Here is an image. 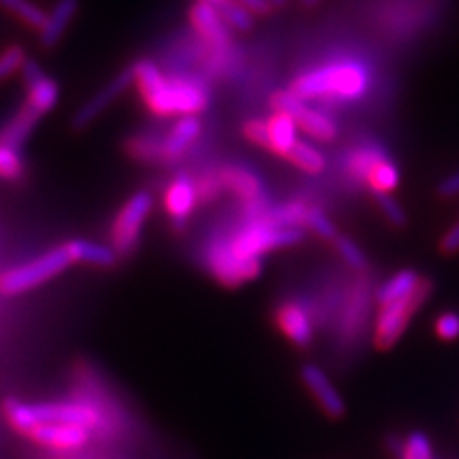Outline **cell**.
Listing matches in <instances>:
<instances>
[{"mask_svg":"<svg viewBox=\"0 0 459 459\" xmlns=\"http://www.w3.org/2000/svg\"><path fill=\"white\" fill-rule=\"evenodd\" d=\"M134 82L148 109L157 117L195 115L209 106V92L204 84L190 77H165L150 60L133 65Z\"/></svg>","mask_w":459,"mask_h":459,"instance_id":"obj_1","label":"cell"},{"mask_svg":"<svg viewBox=\"0 0 459 459\" xmlns=\"http://www.w3.org/2000/svg\"><path fill=\"white\" fill-rule=\"evenodd\" d=\"M369 69L364 62L339 60L307 71L293 81L291 91L300 100L329 98L339 102L360 100L369 89Z\"/></svg>","mask_w":459,"mask_h":459,"instance_id":"obj_2","label":"cell"},{"mask_svg":"<svg viewBox=\"0 0 459 459\" xmlns=\"http://www.w3.org/2000/svg\"><path fill=\"white\" fill-rule=\"evenodd\" d=\"M4 413L8 423L18 430V433L27 435L37 425L47 423H71L82 425L86 429H94L102 421L100 413L94 406L84 404V402H47V404H23L18 400L4 402Z\"/></svg>","mask_w":459,"mask_h":459,"instance_id":"obj_3","label":"cell"},{"mask_svg":"<svg viewBox=\"0 0 459 459\" xmlns=\"http://www.w3.org/2000/svg\"><path fill=\"white\" fill-rule=\"evenodd\" d=\"M226 246L236 255L251 261H261L263 255L278 249L295 246L305 238V232L300 228H281L266 219V214L251 217L241 228H238L232 236H221Z\"/></svg>","mask_w":459,"mask_h":459,"instance_id":"obj_4","label":"cell"},{"mask_svg":"<svg viewBox=\"0 0 459 459\" xmlns=\"http://www.w3.org/2000/svg\"><path fill=\"white\" fill-rule=\"evenodd\" d=\"M71 264L65 247H56L22 266H13L0 276V293L20 295L56 278Z\"/></svg>","mask_w":459,"mask_h":459,"instance_id":"obj_5","label":"cell"},{"mask_svg":"<svg viewBox=\"0 0 459 459\" xmlns=\"http://www.w3.org/2000/svg\"><path fill=\"white\" fill-rule=\"evenodd\" d=\"M153 207V197L150 192H136L117 212L111 226V247L119 256L131 255L142 234V226Z\"/></svg>","mask_w":459,"mask_h":459,"instance_id":"obj_6","label":"cell"},{"mask_svg":"<svg viewBox=\"0 0 459 459\" xmlns=\"http://www.w3.org/2000/svg\"><path fill=\"white\" fill-rule=\"evenodd\" d=\"M429 293H430V283L423 280L411 297L398 300V303H393L389 307H381L379 318L376 324L377 349L385 351L393 347V344L402 337V333H404V329L408 327L413 312L425 303Z\"/></svg>","mask_w":459,"mask_h":459,"instance_id":"obj_7","label":"cell"},{"mask_svg":"<svg viewBox=\"0 0 459 459\" xmlns=\"http://www.w3.org/2000/svg\"><path fill=\"white\" fill-rule=\"evenodd\" d=\"M270 104L276 111L291 115L297 126L303 128V131L314 140L329 142L337 134L335 123L329 119L325 113L310 108L305 100H300L293 91L274 92L270 98Z\"/></svg>","mask_w":459,"mask_h":459,"instance_id":"obj_8","label":"cell"},{"mask_svg":"<svg viewBox=\"0 0 459 459\" xmlns=\"http://www.w3.org/2000/svg\"><path fill=\"white\" fill-rule=\"evenodd\" d=\"M205 263L212 276L228 287H236L256 278L263 268L261 261H251V258L236 255L222 238L212 239L205 251Z\"/></svg>","mask_w":459,"mask_h":459,"instance_id":"obj_9","label":"cell"},{"mask_svg":"<svg viewBox=\"0 0 459 459\" xmlns=\"http://www.w3.org/2000/svg\"><path fill=\"white\" fill-rule=\"evenodd\" d=\"M133 82H134L133 67H128V69L121 71L119 75H115L106 86H102V89H100L89 100V102H84L82 108L74 115V119H71V126H74V131H84L86 126H91L92 121H96L100 115H102Z\"/></svg>","mask_w":459,"mask_h":459,"instance_id":"obj_10","label":"cell"},{"mask_svg":"<svg viewBox=\"0 0 459 459\" xmlns=\"http://www.w3.org/2000/svg\"><path fill=\"white\" fill-rule=\"evenodd\" d=\"M23 82L27 86V96H25V106L35 111L39 117L47 115L54 109L57 104V98H60V86L54 79L42 74L40 65L35 60H27L22 67Z\"/></svg>","mask_w":459,"mask_h":459,"instance_id":"obj_11","label":"cell"},{"mask_svg":"<svg viewBox=\"0 0 459 459\" xmlns=\"http://www.w3.org/2000/svg\"><path fill=\"white\" fill-rule=\"evenodd\" d=\"M27 437L40 446L54 450H79L91 438V429L71 423H47L29 430Z\"/></svg>","mask_w":459,"mask_h":459,"instance_id":"obj_12","label":"cell"},{"mask_svg":"<svg viewBox=\"0 0 459 459\" xmlns=\"http://www.w3.org/2000/svg\"><path fill=\"white\" fill-rule=\"evenodd\" d=\"M201 133V123L195 115L180 117L160 142V163H175L188 152Z\"/></svg>","mask_w":459,"mask_h":459,"instance_id":"obj_13","label":"cell"},{"mask_svg":"<svg viewBox=\"0 0 459 459\" xmlns=\"http://www.w3.org/2000/svg\"><path fill=\"white\" fill-rule=\"evenodd\" d=\"M300 377H303L307 389L318 402L320 408L329 415V418H341L344 413V400L339 391L333 386L332 379L318 366H303L300 369Z\"/></svg>","mask_w":459,"mask_h":459,"instance_id":"obj_14","label":"cell"},{"mask_svg":"<svg viewBox=\"0 0 459 459\" xmlns=\"http://www.w3.org/2000/svg\"><path fill=\"white\" fill-rule=\"evenodd\" d=\"M197 204V188L195 182L188 175H178L169 184L165 192V209L170 214L172 224L178 230L184 228L186 219L190 217Z\"/></svg>","mask_w":459,"mask_h":459,"instance_id":"obj_15","label":"cell"},{"mask_svg":"<svg viewBox=\"0 0 459 459\" xmlns=\"http://www.w3.org/2000/svg\"><path fill=\"white\" fill-rule=\"evenodd\" d=\"M190 22L195 31L212 47H226L230 42V27L222 20L217 6L197 3L190 10Z\"/></svg>","mask_w":459,"mask_h":459,"instance_id":"obj_16","label":"cell"},{"mask_svg":"<svg viewBox=\"0 0 459 459\" xmlns=\"http://www.w3.org/2000/svg\"><path fill=\"white\" fill-rule=\"evenodd\" d=\"M79 12V0H57L54 8L47 13L45 23L39 29L40 47L54 48L65 35L69 23Z\"/></svg>","mask_w":459,"mask_h":459,"instance_id":"obj_17","label":"cell"},{"mask_svg":"<svg viewBox=\"0 0 459 459\" xmlns=\"http://www.w3.org/2000/svg\"><path fill=\"white\" fill-rule=\"evenodd\" d=\"M278 325L285 337L297 347H308L314 339V325L307 308L299 305H285L278 310Z\"/></svg>","mask_w":459,"mask_h":459,"instance_id":"obj_18","label":"cell"},{"mask_svg":"<svg viewBox=\"0 0 459 459\" xmlns=\"http://www.w3.org/2000/svg\"><path fill=\"white\" fill-rule=\"evenodd\" d=\"M266 125V140H264V148L276 152L280 155H287L295 143L299 142L297 138V123L287 113L276 111L274 115L264 119Z\"/></svg>","mask_w":459,"mask_h":459,"instance_id":"obj_19","label":"cell"},{"mask_svg":"<svg viewBox=\"0 0 459 459\" xmlns=\"http://www.w3.org/2000/svg\"><path fill=\"white\" fill-rule=\"evenodd\" d=\"M64 247L71 258V263H84L100 268H109L115 266L119 258V255L115 253L111 246H102V243L89 239H71Z\"/></svg>","mask_w":459,"mask_h":459,"instance_id":"obj_20","label":"cell"},{"mask_svg":"<svg viewBox=\"0 0 459 459\" xmlns=\"http://www.w3.org/2000/svg\"><path fill=\"white\" fill-rule=\"evenodd\" d=\"M221 182L226 188L232 190L236 195H239L247 204H256L261 201L263 195V182L258 178L253 170L246 167L230 165L221 172Z\"/></svg>","mask_w":459,"mask_h":459,"instance_id":"obj_21","label":"cell"},{"mask_svg":"<svg viewBox=\"0 0 459 459\" xmlns=\"http://www.w3.org/2000/svg\"><path fill=\"white\" fill-rule=\"evenodd\" d=\"M421 281L423 280L420 278L418 272L402 270L379 287L377 303L381 307H389L393 303H398V300H404L415 293V290H418Z\"/></svg>","mask_w":459,"mask_h":459,"instance_id":"obj_22","label":"cell"},{"mask_svg":"<svg viewBox=\"0 0 459 459\" xmlns=\"http://www.w3.org/2000/svg\"><path fill=\"white\" fill-rule=\"evenodd\" d=\"M39 119H40L39 115L23 104L16 117H13L4 126V131L0 133V143H6V146L20 150L23 146V142L27 140V136L31 134Z\"/></svg>","mask_w":459,"mask_h":459,"instance_id":"obj_23","label":"cell"},{"mask_svg":"<svg viewBox=\"0 0 459 459\" xmlns=\"http://www.w3.org/2000/svg\"><path fill=\"white\" fill-rule=\"evenodd\" d=\"M386 153L377 143H364L362 148H358L349 157V172L358 180H368L371 169L376 167L381 160H385Z\"/></svg>","mask_w":459,"mask_h":459,"instance_id":"obj_24","label":"cell"},{"mask_svg":"<svg viewBox=\"0 0 459 459\" xmlns=\"http://www.w3.org/2000/svg\"><path fill=\"white\" fill-rule=\"evenodd\" d=\"M398 180H400L398 169L394 167V163L389 160V157H385V160H381L376 167L371 169L366 182L369 184L373 194H391L398 186Z\"/></svg>","mask_w":459,"mask_h":459,"instance_id":"obj_25","label":"cell"},{"mask_svg":"<svg viewBox=\"0 0 459 459\" xmlns=\"http://www.w3.org/2000/svg\"><path fill=\"white\" fill-rule=\"evenodd\" d=\"M0 6L13 13V16L23 22L27 27L37 29V31L47 18V12L35 3H31V0H0Z\"/></svg>","mask_w":459,"mask_h":459,"instance_id":"obj_26","label":"cell"},{"mask_svg":"<svg viewBox=\"0 0 459 459\" xmlns=\"http://www.w3.org/2000/svg\"><path fill=\"white\" fill-rule=\"evenodd\" d=\"M264 214L266 219L274 222L276 226L300 228L303 224H307L308 207H305L303 204H285L270 211H264Z\"/></svg>","mask_w":459,"mask_h":459,"instance_id":"obj_27","label":"cell"},{"mask_svg":"<svg viewBox=\"0 0 459 459\" xmlns=\"http://www.w3.org/2000/svg\"><path fill=\"white\" fill-rule=\"evenodd\" d=\"M219 13L230 29H236V31H249L255 23V16L246 8L241 6L238 0H224L217 6Z\"/></svg>","mask_w":459,"mask_h":459,"instance_id":"obj_28","label":"cell"},{"mask_svg":"<svg viewBox=\"0 0 459 459\" xmlns=\"http://www.w3.org/2000/svg\"><path fill=\"white\" fill-rule=\"evenodd\" d=\"M287 157H290V161H293L299 169H303L307 172H320L325 167V160L320 150H316L308 142L299 140L293 150L287 153Z\"/></svg>","mask_w":459,"mask_h":459,"instance_id":"obj_29","label":"cell"},{"mask_svg":"<svg viewBox=\"0 0 459 459\" xmlns=\"http://www.w3.org/2000/svg\"><path fill=\"white\" fill-rule=\"evenodd\" d=\"M160 142L161 138H155L150 134H140L126 142V152L138 161L146 163H160Z\"/></svg>","mask_w":459,"mask_h":459,"instance_id":"obj_30","label":"cell"},{"mask_svg":"<svg viewBox=\"0 0 459 459\" xmlns=\"http://www.w3.org/2000/svg\"><path fill=\"white\" fill-rule=\"evenodd\" d=\"M23 169L20 150L0 143V178L18 180L23 175Z\"/></svg>","mask_w":459,"mask_h":459,"instance_id":"obj_31","label":"cell"},{"mask_svg":"<svg viewBox=\"0 0 459 459\" xmlns=\"http://www.w3.org/2000/svg\"><path fill=\"white\" fill-rule=\"evenodd\" d=\"M402 459H433V446L423 433H411L402 442Z\"/></svg>","mask_w":459,"mask_h":459,"instance_id":"obj_32","label":"cell"},{"mask_svg":"<svg viewBox=\"0 0 459 459\" xmlns=\"http://www.w3.org/2000/svg\"><path fill=\"white\" fill-rule=\"evenodd\" d=\"M25 62H27V56L20 45L8 47L3 54H0V81H6L10 75L16 74V71H22Z\"/></svg>","mask_w":459,"mask_h":459,"instance_id":"obj_33","label":"cell"},{"mask_svg":"<svg viewBox=\"0 0 459 459\" xmlns=\"http://www.w3.org/2000/svg\"><path fill=\"white\" fill-rule=\"evenodd\" d=\"M335 247H337V251L341 253V256L344 258V261L349 263V266H352L356 270H362L366 266V256H364L360 247H358L352 239L337 236Z\"/></svg>","mask_w":459,"mask_h":459,"instance_id":"obj_34","label":"cell"},{"mask_svg":"<svg viewBox=\"0 0 459 459\" xmlns=\"http://www.w3.org/2000/svg\"><path fill=\"white\" fill-rule=\"evenodd\" d=\"M376 201L383 214L391 224L394 226H404L406 224V212L400 207L396 199H393L389 194H376Z\"/></svg>","mask_w":459,"mask_h":459,"instance_id":"obj_35","label":"cell"},{"mask_svg":"<svg viewBox=\"0 0 459 459\" xmlns=\"http://www.w3.org/2000/svg\"><path fill=\"white\" fill-rule=\"evenodd\" d=\"M307 224L310 230H314L316 234L324 239H337V230L332 224L325 214L320 209H308V217H307Z\"/></svg>","mask_w":459,"mask_h":459,"instance_id":"obj_36","label":"cell"},{"mask_svg":"<svg viewBox=\"0 0 459 459\" xmlns=\"http://www.w3.org/2000/svg\"><path fill=\"white\" fill-rule=\"evenodd\" d=\"M435 329H437V335L440 339H446V341L457 339L459 337V316L454 312H446V314L438 316Z\"/></svg>","mask_w":459,"mask_h":459,"instance_id":"obj_37","label":"cell"},{"mask_svg":"<svg viewBox=\"0 0 459 459\" xmlns=\"http://www.w3.org/2000/svg\"><path fill=\"white\" fill-rule=\"evenodd\" d=\"M195 188H197V197L204 199V201H211L219 195V190L222 188V182L221 177H214V175H205L204 178H199L195 182Z\"/></svg>","mask_w":459,"mask_h":459,"instance_id":"obj_38","label":"cell"},{"mask_svg":"<svg viewBox=\"0 0 459 459\" xmlns=\"http://www.w3.org/2000/svg\"><path fill=\"white\" fill-rule=\"evenodd\" d=\"M243 133H246V136L258 143V146H264V140H266V125H264V119H251L246 123V126H243Z\"/></svg>","mask_w":459,"mask_h":459,"instance_id":"obj_39","label":"cell"},{"mask_svg":"<svg viewBox=\"0 0 459 459\" xmlns=\"http://www.w3.org/2000/svg\"><path fill=\"white\" fill-rule=\"evenodd\" d=\"M440 249H442V253H448V255L459 251V222H455V224L448 230L446 236L442 238Z\"/></svg>","mask_w":459,"mask_h":459,"instance_id":"obj_40","label":"cell"},{"mask_svg":"<svg viewBox=\"0 0 459 459\" xmlns=\"http://www.w3.org/2000/svg\"><path fill=\"white\" fill-rule=\"evenodd\" d=\"M438 194L442 197H454L459 195V172H454L448 178H444L438 184Z\"/></svg>","mask_w":459,"mask_h":459,"instance_id":"obj_41","label":"cell"},{"mask_svg":"<svg viewBox=\"0 0 459 459\" xmlns=\"http://www.w3.org/2000/svg\"><path fill=\"white\" fill-rule=\"evenodd\" d=\"M241 6H246L253 16H266V13L274 8L270 0H238Z\"/></svg>","mask_w":459,"mask_h":459,"instance_id":"obj_42","label":"cell"},{"mask_svg":"<svg viewBox=\"0 0 459 459\" xmlns=\"http://www.w3.org/2000/svg\"><path fill=\"white\" fill-rule=\"evenodd\" d=\"M199 3H207V4H212V6H219L221 3H224V0H199Z\"/></svg>","mask_w":459,"mask_h":459,"instance_id":"obj_43","label":"cell"},{"mask_svg":"<svg viewBox=\"0 0 459 459\" xmlns=\"http://www.w3.org/2000/svg\"><path fill=\"white\" fill-rule=\"evenodd\" d=\"M270 3H272V6H283L287 0H270Z\"/></svg>","mask_w":459,"mask_h":459,"instance_id":"obj_44","label":"cell"},{"mask_svg":"<svg viewBox=\"0 0 459 459\" xmlns=\"http://www.w3.org/2000/svg\"><path fill=\"white\" fill-rule=\"evenodd\" d=\"M303 3H305V4H314L316 0H303Z\"/></svg>","mask_w":459,"mask_h":459,"instance_id":"obj_45","label":"cell"}]
</instances>
